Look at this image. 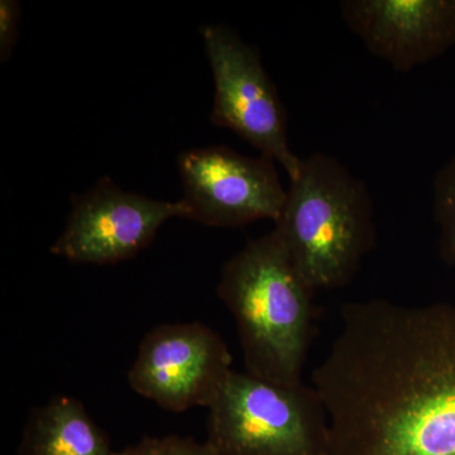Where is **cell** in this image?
<instances>
[{"label":"cell","mask_w":455,"mask_h":455,"mask_svg":"<svg viewBox=\"0 0 455 455\" xmlns=\"http://www.w3.org/2000/svg\"><path fill=\"white\" fill-rule=\"evenodd\" d=\"M217 292L235 316L245 372L280 385L301 383L316 291L274 232L248 242L228 260Z\"/></svg>","instance_id":"cell-2"},{"label":"cell","mask_w":455,"mask_h":455,"mask_svg":"<svg viewBox=\"0 0 455 455\" xmlns=\"http://www.w3.org/2000/svg\"><path fill=\"white\" fill-rule=\"evenodd\" d=\"M226 341L200 322L163 324L143 338L128 372L132 390L173 412L211 407L232 370Z\"/></svg>","instance_id":"cell-6"},{"label":"cell","mask_w":455,"mask_h":455,"mask_svg":"<svg viewBox=\"0 0 455 455\" xmlns=\"http://www.w3.org/2000/svg\"><path fill=\"white\" fill-rule=\"evenodd\" d=\"M434 214L439 227L440 259L455 268V156L436 173Z\"/></svg>","instance_id":"cell-11"},{"label":"cell","mask_w":455,"mask_h":455,"mask_svg":"<svg viewBox=\"0 0 455 455\" xmlns=\"http://www.w3.org/2000/svg\"><path fill=\"white\" fill-rule=\"evenodd\" d=\"M340 317L313 372L328 455H455V305L370 299Z\"/></svg>","instance_id":"cell-1"},{"label":"cell","mask_w":455,"mask_h":455,"mask_svg":"<svg viewBox=\"0 0 455 455\" xmlns=\"http://www.w3.org/2000/svg\"><path fill=\"white\" fill-rule=\"evenodd\" d=\"M114 455H220L214 447L205 440L197 442L194 438L167 435L164 438L140 439L139 443L128 445Z\"/></svg>","instance_id":"cell-12"},{"label":"cell","mask_w":455,"mask_h":455,"mask_svg":"<svg viewBox=\"0 0 455 455\" xmlns=\"http://www.w3.org/2000/svg\"><path fill=\"white\" fill-rule=\"evenodd\" d=\"M272 232L311 289L348 286L376 245L372 196L339 160L302 158Z\"/></svg>","instance_id":"cell-3"},{"label":"cell","mask_w":455,"mask_h":455,"mask_svg":"<svg viewBox=\"0 0 455 455\" xmlns=\"http://www.w3.org/2000/svg\"><path fill=\"white\" fill-rule=\"evenodd\" d=\"M20 5L16 0L0 2V59L7 62L16 46Z\"/></svg>","instance_id":"cell-13"},{"label":"cell","mask_w":455,"mask_h":455,"mask_svg":"<svg viewBox=\"0 0 455 455\" xmlns=\"http://www.w3.org/2000/svg\"><path fill=\"white\" fill-rule=\"evenodd\" d=\"M20 455H114L106 433L76 398L57 396L29 415Z\"/></svg>","instance_id":"cell-10"},{"label":"cell","mask_w":455,"mask_h":455,"mask_svg":"<svg viewBox=\"0 0 455 455\" xmlns=\"http://www.w3.org/2000/svg\"><path fill=\"white\" fill-rule=\"evenodd\" d=\"M209 411L206 440L220 455H328V415L313 386L233 371Z\"/></svg>","instance_id":"cell-4"},{"label":"cell","mask_w":455,"mask_h":455,"mask_svg":"<svg viewBox=\"0 0 455 455\" xmlns=\"http://www.w3.org/2000/svg\"><path fill=\"white\" fill-rule=\"evenodd\" d=\"M200 35L215 85L211 122L235 132L295 178L302 158L290 148L283 104L259 51L228 26H204Z\"/></svg>","instance_id":"cell-5"},{"label":"cell","mask_w":455,"mask_h":455,"mask_svg":"<svg viewBox=\"0 0 455 455\" xmlns=\"http://www.w3.org/2000/svg\"><path fill=\"white\" fill-rule=\"evenodd\" d=\"M188 220L204 226L236 228L276 221L286 203L275 161L250 157L226 146L182 152L178 158Z\"/></svg>","instance_id":"cell-7"},{"label":"cell","mask_w":455,"mask_h":455,"mask_svg":"<svg viewBox=\"0 0 455 455\" xmlns=\"http://www.w3.org/2000/svg\"><path fill=\"white\" fill-rule=\"evenodd\" d=\"M339 11L366 49L398 73L455 46V0H343Z\"/></svg>","instance_id":"cell-9"},{"label":"cell","mask_w":455,"mask_h":455,"mask_svg":"<svg viewBox=\"0 0 455 455\" xmlns=\"http://www.w3.org/2000/svg\"><path fill=\"white\" fill-rule=\"evenodd\" d=\"M188 214L182 200L163 202L127 193L106 176L74 196L64 232L50 251L73 263L114 265L148 247L167 220H188Z\"/></svg>","instance_id":"cell-8"}]
</instances>
